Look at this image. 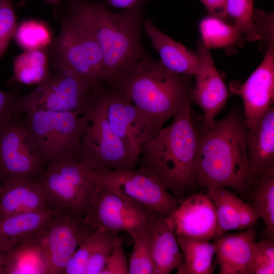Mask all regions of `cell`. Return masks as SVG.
Wrapping results in <instances>:
<instances>
[{"mask_svg":"<svg viewBox=\"0 0 274 274\" xmlns=\"http://www.w3.org/2000/svg\"><path fill=\"white\" fill-rule=\"evenodd\" d=\"M147 0L114 13L104 2L67 0L66 13L92 35L101 51L99 82L114 85L147 55L142 44L143 8Z\"/></svg>","mask_w":274,"mask_h":274,"instance_id":"6da1fadb","label":"cell"},{"mask_svg":"<svg viewBox=\"0 0 274 274\" xmlns=\"http://www.w3.org/2000/svg\"><path fill=\"white\" fill-rule=\"evenodd\" d=\"M248 127L244 114L235 109L210 128L198 132L196 183L245 192L255 177L249 162L246 144Z\"/></svg>","mask_w":274,"mask_h":274,"instance_id":"7a4b0ae2","label":"cell"},{"mask_svg":"<svg viewBox=\"0 0 274 274\" xmlns=\"http://www.w3.org/2000/svg\"><path fill=\"white\" fill-rule=\"evenodd\" d=\"M198 134L192 119L191 102L141 148V166L153 171L177 199L196 184Z\"/></svg>","mask_w":274,"mask_h":274,"instance_id":"3957f363","label":"cell"},{"mask_svg":"<svg viewBox=\"0 0 274 274\" xmlns=\"http://www.w3.org/2000/svg\"><path fill=\"white\" fill-rule=\"evenodd\" d=\"M192 77L174 73L147 55L111 87L121 91L160 130L192 102Z\"/></svg>","mask_w":274,"mask_h":274,"instance_id":"277c9868","label":"cell"},{"mask_svg":"<svg viewBox=\"0 0 274 274\" xmlns=\"http://www.w3.org/2000/svg\"><path fill=\"white\" fill-rule=\"evenodd\" d=\"M82 116L78 161L96 172L134 169L140 155L112 130L95 91L90 105Z\"/></svg>","mask_w":274,"mask_h":274,"instance_id":"5b68a950","label":"cell"},{"mask_svg":"<svg viewBox=\"0 0 274 274\" xmlns=\"http://www.w3.org/2000/svg\"><path fill=\"white\" fill-rule=\"evenodd\" d=\"M39 179L50 208L84 215L94 192L102 183L97 173L74 159L49 162Z\"/></svg>","mask_w":274,"mask_h":274,"instance_id":"8992f818","label":"cell"},{"mask_svg":"<svg viewBox=\"0 0 274 274\" xmlns=\"http://www.w3.org/2000/svg\"><path fill=\"white\" fill-rule=\"evenodd\" d=\"M98 83L91 84L70 71L55 70L31 91L16 98L13 115L35 110L82 115L90 105Z\"/></svg>","mask_w":274,"mask_h":274,"instance_id":"52a82bcc","label":"cell"},{"mask_svg":"<svg viewBox=\"0 0 274 274\" xmlns=\"http://www.w3.org/2000/svg\"><path fill=\"white\" fill-rule=\"evenodd\" d=\"M49 47L55 70L70 71L93 85L99 82L103 68L100 47L83 25L66 13L58 35Z\"/></svg>","mask_w":274,"mask_h":274,"instance_id":"ba28073f","label":"cell"},{"mask_svg":"<svg viewBox=\"0 0 274 274\" xmlns=\"http://www.w3.org/2000/svg\"><path fill=\"white\" fill-rule=\"evenodd\" d=\"M25 124L32 136L44 162L78 160L82 116L76 112L35 110L25 113Z\"/></svg>","mask_w":274,"mask_h":274,"instance_id":"9c48e42d","label":"cell"},{"mask_svg":"<svg viewBox=\"0 0 274 274\" xmlns=\"http://www.w3.org/2000/svg\"><path fill=\"white\" fill-rule=\"evenodd\" d=\"M154 214L102 182L94 192L84 217L92 230L113 234L124 231L132 237L147 229Z\"/></svg>","mask_w":274,"mask_h":274,"instance_id":"30bf717a","label":"cell"},{"mask_svg":"<svg viewBox=\"0 0 274 274\" xmlns=\"http://www.w3.org/2000/svg\"><path fill=\"white\" fill-rule=\"evenodd\" d=\"M96 173L104 184L154 214L169 215L178 205V199L148 168Z\"/></svg>","mask_w":274,"mask_h":274,"instance_id":"8fae6325","label":"cell"},{"mask_svg":"<svg viewBox=\"0 0 274 274\" xmlns=\"http://www.w3.org/2000/svg\"><path fill=\"white\" fill-rule=\"evenodd\" d=\"M95 96L112 130L140 155L142 145L159 130L119 90L99 82Z\"/></svg>","mask_w":274,"mask_h":274,"instance_id":"7c38bea8","label":"cell"},{"mask_svg":"<svg viewBox=\"0 0 274 274\" xmlns=\"http://www.w3.org/2000/svg\"><path fill=\"white\" fill-rule=\"evenodd\" d=\"M12 117L0 126V182L21 178H39L44 163L25 123Z\"/></svg>","mask_w":274,"mask_h":274,"instance_id":"4fadbf2b","label":"cell"},{"mask_svg":"<svg viewBox=\"0 0 274 274\" xmlns=\"http://www.w3.org/2000/svg\"><path fill=\"white\" fill-rule=\"evenodd\" d=\"M93 230L83 214L72 210L55 211L44 230L49 274L63 273L76 250Z\"/></svg>","mask_w":274,"mask_h":274,"instance_id":"5bb4252c","label":"cell"},{"mask_svg":"<svg viewBox=\"0 0 274 274\" xmlns=\"http://www.w3.org/2000/svg\"><path fill=\"white\" fill-rule=\"evenodd\" d=\"M196 54L198 57L200 71L195 76L190 98L203 113L201 128L211 127L215 118L225 106L229 96V91L214 64L209 51L200 39L197 45Z\"/></svg>","mask_w":274,"mask_h":274,"instance_id":"9a60e30c","label":"cell"},{"mask_svg":"<svg viewBox=\"0 0 274 274\" xmlns=\"http://www.w3.org/2000/svg\"><path fill=\"white\" fill-rule=\"evenodd\" d=\"M236 92L242 98L248 128L273 105L274 100V43L268 47L262 62Z\"/></svg>","mask_w":274,"mask_h":274,"instance_id":"2e32d148","label":"cell"},{"mask_svg":"<svg viewBox=\"0 0 274 274\" xmlns=\"http://www.w3.org/2000/svg\"><path fill=\"white\" fill-rule=\"evenodd\" d=\"M169 217L176 236L210 241L217 230V219L212 199L208 193L188 196Z\"/></svg>","mask_w":274,"mask_h":274,"instance_id":"e0dca14e","label":"cell"},{"mask_svg":"<svg viewBox=\"0 0 274 274\" xmlns=\"http://www.w3.org/2000/svg\"><path fill=\"white\" fill-rule=\"evenodd\" d=\"M50 208L39 178H21L0 182V218Z\"/></svg>","mask_w":274,"mask_h":274,"instance_id":"ac0fdd59","label":"cell"},{"mask_svg":"<svg viewBox=\"0 0 274 274\" xmlns=\"http://www.w3.org/2000/svg\"><path fill=\"white\" fill-rule=\"evenodd\" d=\"M154 274H168L180 269L184 258L169 215L154 214L147 228Z\"/></svg>","mask_w":274,"mask_h":274,"instance_id":"d6986e66","label":"cell"},{"mask_svg":"<svg viewBox=\"0 0 274 274\" xmlns=\"http://www.w3.org/2000/svg\"><path fill=\"white\" fill-rule=\"evenodd\" d=\"M143 26L160 61L169 70L180 74L197 75L200 64L196 53L176 41L158 29L150 18L143 20Z\"/></svg>","mask_w":274,"mask_h":274,"instance_id":"ffe728a7","label":"cell"},{"mask_svg":"<svg viewBox=\"0 0 274 274\" xmlns=\"http://www.w3.org/2000/svg\"><path fill=\"white\" fill-rule=\"evenodd\" d=\"M257 231L253 226L236 233H225L215 240L220 274H248V264Z\"/></svg>","mask_w":274,"mask_h":274,"instance_id":"44dd1931","label":"cell"},{"mask_svg":"<svg viewBox=\"0 0 274 274\" xmlns=\"http://www.w3.org/2000/svg\"><path fill=\"white\" fill-rule=\"evenodd\" d=\"M246 144L249 164L256 178L274 167V107L248 128Z\"/></svg>","mask_w":274,"mask_h":274,"instance_id":"7402d4cb","label":"cell"},{"mask_svg":"<svg viewBox=\"0 0 274 274\" xmlns=\"http://www.w3.org/2000/svg\"><path fill=\"white\" fill-rule=\"evenodd\" d=\"M44 230L18 243L7 253L3 274H49Z\"/></svg>","mask_w":274,"mask_h":274,"instance_id":"603a6c76","label":"cell"},{"mask_svg":"<svg viewBox=\"0 0 274 274\" xmlns=\"http://www.w3.org/2000/svg\"><path fill=\"white\" fill-rule=\"evenodd\" d=\"M54 211L49 208L0 218V249L7 253L18 243L42 232Z\"/></svg>","mask_w":274,"mask_h":274,"instance_id":"cb8c5ba5","label":"cell"},{"mask_svg":"<svg viewBox=\"0 0 274 274\" xmlns=\"http://www.w3.org/2000/svg\"><path fill=\"white\" fill-rule=\"evenodd\" d=\"M200 39L208 49H225L231 52L243 46L245 41L234 24L211 15L204 17L199 24Z\"/></svg>","mask_w":274,"mask_h":274,"instance_id":"d4e9b609","label":"cell"},{"mask_svg":"<svg viewBox=\"0 0 274 274\" xmlns=\"http://www.w3.org/2000/svg\"><path fill=\"white\" fill-rule=\"evenodd\" d=\"M182 252L184 263L178 274H211L214 270L213 259L215 255L214 242L177 236Z\"/></svg>","mask_w":274,"mask_h":274,"instance_id":"484cf974","label":"cell"},{"mask_svg":"<svg viewBox=\"0 0 274 274\" xmlns=\"http://www.w3.org/2000/svg\"><path fill=\"white\" fill-rule=\"evenodd\" d=\"M48 48L25 50L15 57L12 80L25 85H37L49 75Z\"/></svg>","mask_w":274,"mask_h":274,"instance_id":"4316f807","label":"cell"},{"mask_svg":"<svg viewBox=\"0 0 274 274\" xmlns=\"http://www.w3.org/2000/svg\"><path fill=\"white\" fill-rule=\"evenodd\" d=\"M252 204L263 222L267 238L274 239V167L256 177Z\"/></svg>","mask_w":274,"mask_h":274,"instance_id":"83f0119b","label":"cell"},{"mask_svg":"<svg viewBox=\"0 0 274 274\" xmlns=\"http://www.w3.org/2000/svg\"><path fill=\"white\" fill-rule=\"evenodd\" d=\"M207 193L213 200L217 219V230L213 239L231 230L240 231L234 202L235 194L221 187L208 188Z\"/></svg>","mask_w":274,"mask_h":274,"instance_id":"f1b7e54d","label":"cell"},{"mask_svg":"<svg viewBox=\"0 0 274 274\" xmlns=\"http://www.w3.org/2000/svg\"><path fill=\"white\" fill-rule=\"evenodd\" d=\"M14 37L24 51L48 48L53 40L49 26L44 21L37 19L21 22L17 26Z\"/></svg>","mask_w":274,"mask_h":274,"instance_id":"f546056e","label":"cell"},{"mask_svg":"<svg viewBox=\"0 0 274 274\" xmlns=\"http://www.w3.org/2000/svg\"><path fill=\"white\" fill-rule=\"evenodd\" d=\"M253 0H227V13L245 41L263 40L260 30L253 20Z\"/></svg>","mask_w":274,"mask_h":274,"instance_id":"4dcf8cb0","label":"cell"},{"mask_svg":"<svg viewBox=\"0 0 274 274\" xmlns=\"http://www.w3.org/2000/svg\"><path fill=\"white\" fill-rule=\"evenodd\" d=\"M131 237L133 247L128 262L129 274H154L147 229Z\"/></svg>","mask_w":274,"mask_h":274,"instance_id":"1f68e13d","label":"cell"},{"mask_svg":"<svg viewBox=\"0 0 274 274\" xmlns=\"http://www.w3.org/2000/svg\"><path fill=\"white\" fill-rule=\"evenodd\" d=\"M248 270V274L274 273V239L267 238L255 243Z\"/></svg>","mask_w":274,"mask_h":274,"instance_id":"d6a6232c","label":"cell"},{"mask_svg":"<svg viewBox=\"0 0 274 274\" xmlns=\"http://www.w3.org/2000/svg\"><path fill=\"white\" fill-rule=\"evenodd\" d=\"M100 230L98 241L87 263L85 274H100L112 249L115 234Z\"/></svg>","mask_w":274,"mask_h":274,"instance_id":"836d02e7","label":"cell"},{"mask_svg":"<svg viewBox=\"0 0 274 274\" xmlns=\"http://www.w3.org/2000/svg\"><path fill=\"white\" fill-rule=\"evenodd\" d=\"M100 232V229L94 230L79 246L67 262L63 274H85L87 263Z\"/></svg>","mask_w":274,"mask_h":274,"instance_id":"e575fe53","label":"cell"},{"mask_svg":"<svg viewBox=\"0 0 274 274\" xmlns=\"http://www.w3.org/2000/svg\"><path fill=\"white\" fill-rule=\"evenodd\" d=\"M11 0H0V58L5 53L17 28Z\"/></svg>","mask_w":274,"mask_h":274,"instance_id":"d590c367","label":"cell"},{"mask_svg":"<svg viewBox=\"0 0 274 274\" xmlns=\"http://www.w3.org/2000/svg\"><path fill=\"white\" fill-rule=\"evenodd\" d=\"M100 274H129L122 241L117 233L114 235L112 249Z\"/></svg>","mask_w":274,"mask_h":274,"instance_id":"8d00e7d4","label":"cell"},{"mask_svg":"<svg viewBox=\"0 0 274 274\" xmlns=\"http://www.w3.org/2000/svg\"><path fill=\"white\" fill-rule=\"evenodd\" d=\"M234 202L236 209L240 231L251 228L260 219L254 208L244 202L237 196H234Z\"/></svg>","mask_w":274,"mask_h":274,"instance_id":"74e56055","label":"cell"},{"mask_svg":"<svg viewBox=\"0 0 274 274\" xmlns=\"http://www.w3.org/2000/svg\"><path fill=\"white\" fill-rule=\"evenodd\" d=\"M16 97L13 91L0 90V126L14 116L12 109Z\"/></svg>","mask_w":274,"mask_h":274,"instance_id":"f35d334b","label":"cell"},{"mask_svg":"<svg viewBox=\"0 0 274 274\" xmlns=\"http://www.w3.org/2000/svg\"><path fill=\"white\" fill-rule=\"evenodd\" d=\"M206 7L209 15L218 17L232 23L226 11L227 0H200Z\"/></svg>","mask_w":274,"mask_h":274,"instance_id":"ab89813d","label":"cell"},{"mask_svg":"<svg viewBox=\"0 0 274 274\" xmlns=\"http://www.w3.org/2000/svg\"><path fill=\"white\" fill-rule=\"evenodd\" d=\"M141 0H106L107 3L112 7L122 9L131 8Z\"/></svg>","mask_w":274,"mask_h":274,"instance_id":"60d3db41","label":"cell"},{"mask_svg":"<svg viewBox=\"0 0 274 274\" xmlns=\"http://www.w3.org/2000/svg\"><path fill=\"white\" fill-rule=\"evenodd\" d=\"M7 254L0 249V274L4 273Z\"/></svg>","mask_w":274,"mask_h":274,"instance_id":"b9f144b4","label":"cell"},{"mask_svg":"<svg viewBox=\"0 0 274 274\" xmlns=\"http://www.w3.org/2000/svg\"><path fill=\"white\" fill-rule=\"evenodd\" d=\"M47 4H50L53 6H57L60 3L65 2L67 0H44Z\"/></svg>","mask_w":274,"mask_h":274,"instance_id":"7bdbcfd3","label":"cell"}]
</instances>
